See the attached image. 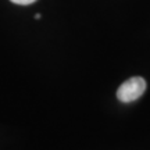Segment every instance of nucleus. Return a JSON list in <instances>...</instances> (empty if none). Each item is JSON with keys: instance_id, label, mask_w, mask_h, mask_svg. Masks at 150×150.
Here are the masks:
<instances>
[{"instance_id": "obj_2", "label": "nucleus", "mask_w": 150, "mask_h": 150, "mask_svg": "<svg viewBox=\"0 0 150 150\" xmlns=\"http://www.w3.org/2000/svg\"><path fill=\"white\" fill-rule=\"evenodd\" d=\"M10 1L18 6H29V4H32V3H35L36 0H10Z\"/></svg>"}, {"instance_id": "obj_1", "label": "nucleus", "mask_w": 150, "mask_h": 150, "mask_svg": "<svg viewBox=\"0 0 150 150\" xmlns=\"http://www.w3.org/2000/svg\"><path fill=\"white\" fill-rule=\"evenodd\" d=\"M146 81L142 76H132L122 82L117 91V99L122 103L138 100L146 91Z\"/></svg>"}]
</instances>
